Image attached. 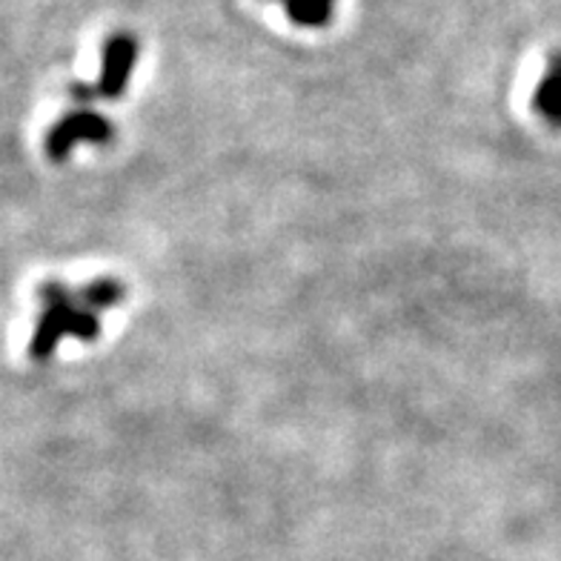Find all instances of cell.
<instances>
[{
	"label": "cell",
	"mask_w": 561,
	"mask_h": 561,
	"mask_svg": "<svg viewBox=\"0 0 561 561\" xmlns=\"http://www.w3.org/2000/svg\"><path fill=\"white\" fill-rule=\"evenodd\" d=\"M533 106L550 126H561V53H556L547 64L539 89L533 92Z\"/></svg>",
	"instance_id": "277c9868"
},
{
	"label": "cell",
	"mask_w": 561,
	"mask_h": 561,
	"mask_svg": "<svg viewBox=\"0 0 561 561\" xmlns=\"http://www.w3.org/2000/svg\"><path fill=\"white\" fill-rule=\"evenodd\" d=\"M138 60V41L133 35H112L104 46V69L98 78L95 95L118 98L126 87H129V75Z\"/></svg>",
	"instance_id": "3957f363"
},
{
	"label": "cell",
	"mask_w": 561,
	"mask_h": 561,
	"mask_svg": "<svg viewBox=\"0 0 561 561\" xmlns=\"http://www.w3.org/2000/svg\"><path fill=\"white\" fill-rule=\"evenodd\" d=\"M112 138L110 121L92 112H72L67 118H60L58 124L46 135V156L53 161H64L78 144L92 140V144H104Z\"/></svg>",
	"instance_id": "7a4b0ae2"
},
{
	"label": "cell",
	"mask_w": 561,
	"mask_h": 561,
	"mask_svg": "<svg viewBox=\"0 0 561 561\" xmlns=\"http://www.w3.org/2000/svg\"><path fill=\"white\" fill-rule=\"evenodd\" d=\"M37 296L44 312L37 318L30 355L44 362L64 339L95 341L101 335V312L112 310L126 296V289L115 278L92 280L83 289H69L64 280H46Z\"/></svg>",
	"instance_id": "6da1fadb"
}]
</instances>
